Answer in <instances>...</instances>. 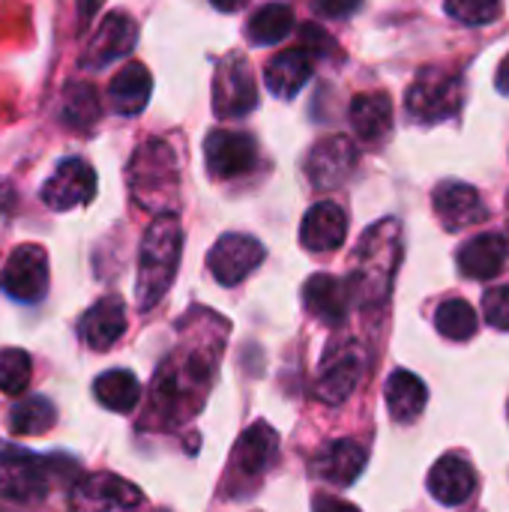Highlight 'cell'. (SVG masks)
<instances>
[{
	"mask_svg": "<svg viewBox=\"0 0 509 512\" xmlns=\"http://www.w3.org/2000/svg\"><path fill=\"white\" fill-rule=\"evenodd\" d=\"M348 237V213L336 201H318L309 207L300 225V243L309 252H333Z\"/></svg>",
	"mask_w": 509,
	"mask_h": 512,
	"instance_id": "17",
	"label": "cell"
},
{
	"mask_svg": "<svg viewBox=\"0 0 509 512\" xmlns=\"http://www.w3.org/2000/svg\"><path fill=\"white\" fill-rule=\"evenodd\" d=\"M30 384V354L21 348L0 351V393L21 396Z\"/></svg>",
	"mask_w": 509,
	"mask_h": 512,
	"instance_id": "33",
	"label": "cell"
},
{
	"mask_svg": "<svg viewBox=\"0 0 509 512\" xmlns=\"http://www.w3.org/2000/svg\"><path fill=\"white\" fill-rule=\"evenodd\" d=\"M63 120L72 129H90L99 120V93L93 84H69L63 93Z\"/></svg>",
	"mask_w": 509,
	"mask_h": 512,
	"instance_id": "32",
	"label": "cell"
},
{
	"mask_svg": "<svg viewBox=\"0 0 509 512\" xmlns=\"http://www.w3.org/2000/svg\"><path fill=\"white\" fill-rule=\"evenodd\" d=\"M509 258L504 234H477L459 249V270L468 279H495Z\"/></svg>",
	"mask_w": 509,
	"mask_h": 512,
	"instance_id": "22",
	"label": "cell"
},
{
	"mask_svg": "<svg viewBox=\"0 0 509 512\" xmlns=\"http://www.w3.org/2000/svg\"><path fill=\"white\" fill-rule=\"evenodd\" d=\"M294 27V9L282 0L258 6L246 21V36L252 45H276L282 42Z\"/></svg>",
	"mask_w": 509,
	"mask_h": 512,
	"instance_id": "28",
	"label": "cell"
},
{
	"mask_svg": "<svg viewBox=\"0 0 509 512\" xmlns=\"http://www.w3.org/2000/svg\"><path fill=\"white\" fill-rule=\"evenodd\" d=\"M138 42V24L123 15V12H111L102 18L96 36L90 39L87 51H84V66H108L120 57H126Z\"/></svg>",
	"mask_w": 509,
	"mask_h": 512,
	"instance_id": "16",
	"label": "cell"
},
{
	"mask_svg": "<svg viewBox=\"0 0 509 512\" xmlns=\"http://www.w3.org/2000/svg\"><path fill=\"white\" fill-rule=\"evenodd\" d=\"M129 192L141 207L162 210L177 198V156L165 141H147L129 162Z\"/></svg>",
	"mask_w": 509,
	"mask_h": 512,
	"instance_id": "5",
	"label": "cell"
},
{
	"mask_svg": "<svg viewBox=\"0 0 509 512\" xmlns=\"http://www.w3.org/2000/svg\"><path fill=\"white\" fill-rule=\"evenodd\" d=\"M432 207L447 231H465L486 219V204L480 192L471 183H459V180L441 183L432 195Z\"/></svg>",
	"mask_w": 509,
	"mask_h": 512,
	"instance_id": "15",
	"label": "cell"
},
{
	"mask_svg": "<svg viewBox=\"0 0 509 512\" xmlns=\"http://www.w3.org/2000/svg\"><path fill=\"white\" fill-rule=\"evenodd\" d=\"M435 327L450 342H468L477 333V312L468 300L450 297L435 312Z\"/></svg>",
	"mask_w": 509,
	"mask_h": 512,
	"instance_id": "31",
	"label": "cell"
},
{
	"mask_svg": "<svg viewBox=\"0 0 509 512\" xmlns=\"http://www.w3.org/2000/svg\"><path fill=\"white\" fill-rule=\"evenodd\" d=\"M93 396L102 408H108L114 414H129L141 399V384L129 369H111L96 378Z\"/></svg>",
	"mask_w": 509,
	"mask_h": 512,
	"instance_id": "29",
	"label": "cell"
},
{
	"mask_svg": "<svg viewBox=\"0 0 509 512\" xmlns=\"http://www.w3.org/2000/svg\"><path fill=\"white\" fill-rule=\"evenodd\" d=\"M363 0H315V9L327 18H348L360 9Z\"/></svg>",
	"mask_w": 509,
	"mask_h": 512,
	"instance_id": "36",
	"label": "cell"
},
{
	"mask_svg": "<svg viewBox=\"0 0 509 512\" xmlns=\"http://www.w3.org/2000/svg\"><path fill=\"white\" fill-rule=\"evenodd\" d=\"M495 81H498V90L509 96V54L504 57V63L498 66V75H495Z\"/></svg>",
	"mask_w": 509,
	"mask_h": 512,
	"instance_id": "37",
	"label": "cell"
},
{
	"mask_svg": "<svg viewBox=\"0 0 509 512\" xmlns=\"http://www.w3.org/2000/svg\"><path fill=\"white\" fill-rule=\"evenodd\" d=\"M363 354L354 348V345H342V348H333L324 363H321V372H318V381H315V393L318 399H324L327 405H339L345 402L357 384L363 381Z\"/></svg>",
	"mask_w": 509,
	"mask_h": 512,
	"instance_id": "14",
	"label": "cell"
},
{
	"mask_svg": "<svg viewBox=\"0 0 509 512\" xmlns=\"http://www.w3.org/2000/svg\"><path fill=\"white\" fill-rule=\"evenodd\" d=\"M216 366V345L213 348H186L174 360H168L153 387V414L177 423L201 408V399L210 390Z\"/></svg>",
	"mask_w": 509,
	"mask_h": 512,
	"instance_id": "1",
	"label": "cell"
},
{
	"mask_svg": "<svg viewBox=\"0 0 509 512\" xmlns=\"http://www.w3.org/2000/svg\"><path fill=\"white\" fill-rule=\"evenodd\" d=\"M258 105V84L249 63L240 54H228L213 75V111L216 117L234 120Z\"/></svg>",
	"mask_w": 509,
	"mask_h": 512,
	"instance_id": "7",
	"label": "cell"
},
{
	"mask_svg": "<svg viewBox=\"0 0 509 512\" xmlns=\"http://www.w3.org/2000/svg\"><path fill=\"white\" fill-rule=\"evenodd\" d=\"M204 162L210 177L234 180L249 174L258 165V144L249 132L240 129H213L204 138Z\"/></svg>",
	"mask_w": 509,
	"mask_h": 512,
	"instance_id": "8",
	"label": "cell"
},
{
	"mask_svg": "<svg viewBox=\"0 0 509 512\" xmlns=\"http://www.w3.org/2000/svg\"><path fill=\"white\" fill-rule=\"evenodd\" d=\"M54 405L51 399L45 396H27L21 399L12 411H9V432L18 435V438H36V435H45L51 426H54Z\"/></svg>",
	"mask_w": 509,
	"mask_h": 512,
	"instance_id": "30",
	"label": "cell"
},
{
	"mask_svg": "<svg viewBox=\"0 0 509 512\" xmlns=\"http://www.w3.org/2000/svg\"><path fill=\"white\" fill-rule=\"evenodd\" d=\"M351 126L360 141H384L387 132L393 129V102L387 93H360L351 102Z\"/></svg>",
	"mask_w": 509,
	"mask_h": 512,
	"instance_id": "26",
	"label": "cell"
},
{
	"mask_svg": "<svg viewBox=\"0 0 509 512\" xmlns=\"http://www.w3.org/2000/svg\"><path fill=\"white\" fill-rule=\"evenodd\" d=\"M75 501L90 510H129L144 504V495L114 474H90L75 486Z\"/></svg>",
	"mask_w": 509,
	"mask_h": 512,
	"instance_id": "20",
	"label": "cell"
},
{
	"mask_svg": "<svg viewBox=\"0 0 509 512\" xmlns=\"http://www.w3.org/2000/svg\"><path fill=\"white\" fill-rule=\"evenodd\" d=\"M354 294H351V282L348 279H336L327 273L312 276L303 285V306L309 315H315L324 324H339L348 315Z\"/></svg>",
	"mask_w": 509,
	"mask_h": 512,
	"instance_id": "18",
	"label": "cell"
},
{
	"mask_svg": "<svg viewBox=\"0 0 509 512\" xmlns=\"http://www.w3.org/2000/svg\"><path fill=\"white\" fill-rule=\"evenodd\" d=\"M93 195H96V171L84 159H63L42 186V201L57 213L81 207L93 201Z\"/></svg>",
	"mask_w": 509,
	"mask_h": 512,
	"instance_id": "12",
	"label": "cell"
},
{
	"mask_svg": "<svg viewBox=\"0 0 509 512\" xmlns=\"http://www.w3.org/2000/svg\"><path fill=\"white\" fill-rule=\"evenodd\" d=\"M357 162H360V153H357L354 141L348 135H330L312 147V153L306 159V174H309L312 186L333 189L354 174Z\"/></svg>",
	"mask_w": 509,
	"mask_h": 512,
	"instance_id": "13",
	"label": "cell"
},
{
	"mask_svg": "<svg viewBox=\"0 0 509 512\" xmlns=\"http://www.w3.org/2000/svg\"><path fill=\"white\" fill-rule=\"evenodd\" d=\"M153 78L144 63H126L108 84V102L117 114H141L150 102Z\"/></svg>",
	"mask_w": 509,
	"mask_h": 512,
	"instance_id": "25",
	"label": "cell"
},
{
	"mask_svg": "<svg viewBox=\"0 0 509 512\" xmlns=\"http://www.w3.org/2000/svg\"><path fill=\"white\" fill-rule=\"evenodd\" d=\"M180 252H183V231H180L177 216H171V213L156 216L144 234L141 255H138L135 297H138L141 312L153 309L171 288L177 267H180Z\"/></svg>",
	"mask_w": 509,
	"mask_h": 512,
	"instance_id": "3",
	"label": "cell"
},
{
	"mask_svg": "<svg viewBox=\"0 0 509 512\" xmlns=\"http://www.w3.org/2000/svg\"><path fill=\"white\" fill-rule=\"evenodd\" d=\"M399 261H402V225L396 219H384L372 225L357 246L354 276L348 279L351 294L360 303H381L393 288Z\"/></svg>",
	"mask_w": 509,
	"mask_h": 512,
	"instance_id": "2",
	"label": "cell"
},
{
	"mask_svg": "<svg viewBox=\"0 0 509 512\" xmlns=\"http://www.w3.org/2000/svg\"><path fill=\"white\" fill-rule=\"evenodd\" d=\"M216 9H222V12H237V9H243L249 0H210Z\"/></svg>",
	"mask_w": 509,
	"mask_h": 512,
	"instance_id": "38",
	"label": "cell"
},
{
	"mask_svg": "<svg viewBox=\"0 0 509 512\" xmlns=\"http://www.w3.org/2000/svg\"><path fill=\"white\" fill-rule=\"evenodd\" d=\"M483 315H486V321H489L495 330L509 333V285L492 288V291L483 297Z\"/></svg>",
	"mask_w": 509,
	"mask_h": 512,
	"instance_id": "35",
	"label": "cell"
},
{
	"mask_svg": "<svg viewBox=\"0 0 509 512\" xmlns=\"http://www.w3.org/2000/svg\"><path fill=\"white\" fill-rule=\"evenodd\" d=\"M81 339L93 351H108L123 333H126V309L117 297H105L96 306H90L78 327Z\"/></svg>",
	"mask_w": 509,
	"mask_h": 512,
	"instance_id": "23",
	"label": "cell"
},
{
	"mask_svg": "<svg viewBox=\"0 0 509 512\" xmlns=\"http://www.w3.org/2000/svg\"><path fill=\"white\" fill-rule=\"evenodd\" d=\"M279 456V435L267 423H255L243 432L231 453L228 465V486H243L261 480Z\"/></svg>",
	"mask_w": 509,
	"mask_h": 512,
	"instance_id": "9",
	"label": "cell"
},
{
	"mask_svg": "<svg viewBox=\"0 0 509 512\" xmlns=\"http://www.w3.org/2000/svg\"><path fill=\"white\" fill-rule=\"evenodd\" d=\"M63 465L51 456H36L21 447H0V501L6 504H39L51 492Z\"/></svg>",
	"mask_w": 509,
	"mask_h": 512,
	"instance_id": "4",
	"label": "cell"
},
{
	"mask_svg": "<svg viewBox=\"0 0 509 512\" xmlns=\"http://www.w3.org/2000/svg\"><path fill=\"white\" fill-rule=\"evenodd\" d=\"M9 204H12V195H9V189L0 183V213H6V210H9Z\"/></svg>",
	"mask_w": 509,
	"mask_h": 512,
	"instance_id": "39",
	"label": "cell"
},
{
	"mask_svg": "<svg viewBox=\"0 0 509 512\" xmlns=\"http://www.w3.org/2000/svg\"><path fill=\"white\" fill-rule=\"evenodd\" d=\"M477 489V474L462 456H444L429 471V492L444 507H462Z\"/></svg>",
	"mask_w": 509,
	"mask_h": 512,
	"instance_id": "21",
	"label": "cell"
},
{
	"mask_svg": "<svg viewBox=\"0 0 509 512\" xmlns=\"http://www.w3.org/2000/svg\"><path fill=\"white\" fill-rule=\"evenodd\" d=\"M462 99H465L462 75L447 66H429L411 84L405 96V108L414 123L435 126V123L456 117L462 108Z\"/></svg>",
	"mask_w": 509,
	"mask_h": 512,
	"instance_id": "6",
	"label": "cell"
},
{
	"mask_svg": "<svg viewBox=\"0 0 509 512\" xmlns=\"http://www.w3.org/2000/svg\"><path fill=\"white\" fill-rule=\"evenodd\" d=\"M426 402H429V390L414 372L399 369V372L390 375V381H387V408H390V417L396 423H414L423 414Z\"/></svg>",
	"mask_w": 509,
	"mask_h": 512,
	"instance_id": "27",
	"label": "cell"
},
{
	"mask_svg": "<svg viewBox=\"0 0 509 512\" xmlns=\"http://www.w3.org/2000/svg\"><path fill=\"white\" fill-rule=\"evenodd\" d=\"M264 261V246L249 234H225L207 255V270L219 285H240Z\"/></svg>",
	"mask_w": 509,
	"mask_h": 512,
	"instance_id": "11",
	"label": "cell"
},
{
	"mask_svg": "<svg viewBox=\"0 0 509 512\" xmlns=\"http://www.w3.org/2000/svg\"><path fill=\"white\" fill-rule=\"evenodd\" d=\"M312 69H315V57L303 45H297V48L282 51L270 60L267 87L279 99H294L306 87V81L312 78Z\"/></svg>",
	"mask_w": 509,
	"mask_h": 512,
	"instance_id": "24",
	"label": "cell"
},
{
	"mask_svg": "<svg viewBox=\"0 0 509 512\" xmlns=\"http://www.w3.org/2000/svg\"><path fill=\"white\" fill-rule=\"evenodd\" d=\"M0 288L18 303H39L48 291V258L42 246H18L0 276Z\"/></svg>",
	"mask_w": 509,
	"mask_h": 512,
	"instance_id": "10",
	"label": "cell"
},
{
	"mask_svg": "<svg viewBox=\"0 0 509 512\" xmlns=\"http://www.w3.org/2000/svg\"><path fill=\"white\" fill-rule=\"evenodd\" d=\"M447 12L462 24L480 27L501 15V0H447Z\"/></svg>",
	"mask_w": 509,
	"mask_h": 512,
	"instance_id": "34",
	"label": "cell"
},
{
	"mask_svg": "<svg viewBox=\"0 0 509 512\" xmlns=\"http://www.w3.org/2000/svg\"><path fill=\"white\" fill-rule=\"evenodd\" d=\"M366 459H369L366 447H360L357 441H333L315 456L312 471L318 480H324L336 489H345V486L357 483V477L366 468Z\"/></svg>",
	"mask_w": 509,
	"mask_h": 512,
	"instance_id": "19",
	"label": "cell"
}]
</instances>
